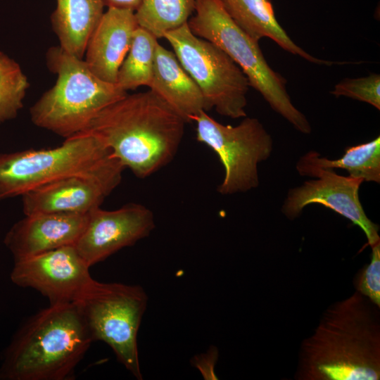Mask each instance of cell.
<instances>
[{
  "mask_svg": "<svg viewBox=\"0 0 380 380\" xmlns=\"http://www.w3.org/2000/svg\"><path fill=\"white\" fill-rule=\"evenodd\" d=\"M379 308L358 291L324 312L300 348L298 380H379Z\"/></svg>",
  "mask_w": 380,
  "mask_h": 380,
  "instance_id": "1",
  "label": "cell"
},
{
  "mask_svg": "<svg viewBox=\"0 0 380 380\" xmlns=\"http://www.w3.org/2000/svg\"><path fill=\"white\" fill-rule=\"evenodd\" d=\"M186 123L150 89L127 94L107 106L82 132L96 136L125 168L144 179L173 160Z\"/></svg>",
  "mask_w": 380,
  "mask_h": 380,
  "instance_id": "2",
  "label": "cell"
},
{
  "mask_svg": "<svg viewBox=\"0 0 380 380\" xmlns=\"http://www.w3.org/2000/svg\"><path fill=\"white\" fill-rule=\"evenodd\" d=\"M93 342L74 303L30 317L4 352L0 380H67Z\"/></svg>",
  "mask_w": 380,
  "mask_h": 380,
  "instance_id": "3",
  "label": "cell"
},
{
  "mask_svg": "<svg viewBox=\"0 0 380 380\" xmlns=\"http://www.w3.org/2000/svg\"><path fill=\"white\" fill-rule=\"evenodd\" d=\"M124 170L96 136L81 132L55 148L0 153V201L73 175L117 187Z\"/></svg>",
  "mask_w": 380,
  "mask_h": 380,
  "instance_id": "4",
  "label": "cell"
},
{
  "mask_svg": "<svg viewBox=\"0 0 380 380\" xmlns=\"http://www.w3.org/2000/svg\"><path fill=\"white\" fill-rule=\"evenodd\" d=\"M46 64L56 80L30 108V119L65 139L84 132L102 109L127 94L98 77L83 58L59 46L49 49Z\"/></svg>",
  "mask_w": 380,
  "mask_h": 380,
  "instance_id": "5",
  "label": "cell"
},
{
  "mask_svg": "<svg viewBox=\"0 0 380 380\" xmlns=\"http://www.w3.org/2000/svg\"><path fill=\"white\" fill-rule=\"evenodd\" d=\"M193 14L187 22L191 31L223 51L274 111L300 132L310 134V125L291 102L286 89V80L270 68L258 42L234 22L220 1L196 0Z\"/></svg>",
  "mask_w": 380,
  "mask_h": 380,
  "instance_id": "6",
  "label": "cell"
},
{
  "mask_svg": "<svg viewBox=\"0 0 380 380\" xmlns=\"http://www.w3.org/2000/svg\"><path fill=\"white\" fill-rule=\"evenodd\" d=\"M93 341L108 344L136 379H142L137 334L148 296L139 285L92 279L74 302Z\"/></svg>",
  "mask_w": 380,
  "mask_h": 380,
  "instance_id": "7",
  "label": "cell"
},
{
  "mask_svg": "<svg viewBox=\"0 0 380 380\" xmlns=\"http://www.w3.org/2000/svg\"><path fill=\"white\" fill-rule=\"evenodd\" d=\"M179 62L194 80L204 98L206 110L231 118L246 117L248 80L223 51L196 36L185 23L166 32Z\"/></svg>",
  "mask_w": 380,
  "mask_h": 380,
  "instance_id": "8",
  "label": "cell"
},
{
  "mask_svg": "<svg viewBox=\"0 0 380 380\" xmlns=\"http://www.w3.org/2000/svg\"><path fill=\"white\" fill-rule=\"evenodd\" d=\"M192 121L196 124L197 141L210 147L224 167L220 194L245 192L259 185L258 165L270 156L273 145L258 119L247 117L236 126L225 125L203 110Z\"/></svg>",
  "mask_w": 380,
  "mask_h": 380,
  "instance_id": "9",
  "label": "cell"
},
{
  "mask_svg": "<svg viewBox=\"0 0 380 380\" xmlns=\"http://www.w3.org/2000/svg\"><path fill=\"white\" fill-rule=\"evenodd\" d=\"M89 266L74 245L14 260L11 279L23 288H32L49 305L74 303L93 278Z\"/></svg>",
  "mask_w": 380,
  "mask_h": 380,
  "instance_id": "10",
  "label": "cell"
},
{
  "mask_svg": "<svg viewBox=\"0 0 380 380\" xmlns=\"http://www.w3.org/2000/svg\"><path fill=\"white\" fill-rule=\"evenodd\" d=\"M154 228L153 214L144 205L129 203L112 210L97 207L89 212L86 227L74 246L91 267L148 236Z\"/></svg>",
  "mask_w": 380,
  "mask_h": 380,
  "instance_id": "11",
  "label": "cell"
},
{
  "mask_svg": "<svg viewBox=\"0 0 380 380\" xmlns=\"http://www.w3.org/2000/svg\"><path fill=\"white\" fill-rule=\"evenodd\" d=\"M308 177L317 179L306 181L288 192L281 207L288 218L295 219L309 204H321L358 226L371 247L380 242L379 227L369 219L360 201L361 179L341 176L331 169L315 170Z\"/></svg>",
  "mask_w": 380,
  "mask_h": 380,
  "instance_id": "12",
  "label": "cell"
},
{
  "mask_svg": "<svg viewBox=\"0 0 380 380\" xmlns=\"http://www.w3.org/2000/svg\"><path fill=\"white\" fill-rule=\"evenodd\" d=\"M88 213H37L25 215L7 232L4 243L13 260L75 245Z\"/></svg>",
  "mask_w": 380,
  "mask_h": 380,
  "instance_id": "13",
  "label": "cell"
},
{
  "mask_svg": "<svg viewBox=\"0 0 380 380\" xmlns=\"http://www.w3.org/2000/svg\"><path fill=\"white\" fill-rule=\"evenodd\" d=\"M138 26L134 11L108 8L88 40L83 58L95 75L115 84Z\"/></svg>",
  "mask_w": 380,
  "mask_h": 380,
  "instance_id": "14",
  "label": "cell"
},
{
  "mask_svg": "<svg viewBox=\"0 0 380 380\" xmlns=\"http://www.w3.org/2000/svg\"><path fill=\"white\" fill-rule=\"evenodd\" d=\"M114 186L82 176L63 177L22 195L25 215L37 213H87L100 207Z\"/></svg>",
  "mask_w": 380,
  "mask_h": 380,
  "instance_id": "15",
  "label": "cell"
},
{
  "mask_svg": "<svg viewBox=\"0 0 380 380\" xmlns=\"http://www.w3.org/2000/svg\"><path fill=\"white\" fill-rule=\"evenodd\" d=\"M150 89L162 98L186 122L206 110L198 87L184 69L175 54L157 45Z\"/></svg>",
  "mask_w": 380,
  "mask_h": 380,
  "instance_id": "16",
  "label": "cell"
},
{
  "mask_svg": "<svg viewBox=\"0 0 380 380\" xmlns=\"http://www.w3.org/2000/svg\"><path fill=\"white\" fill-rule=\"evenodd\" d=\"M234 22L255 41L273 40L285 51L309 62L331 65L333 62L317 58L298 46L278 23L271 0H220Z\"/></svg>",
  "mask_w": 380,
  "mask_h": 380,
  "instance_id": "17",
  "label": "cell"
},
{
  "mask_svg": "<svg viewBox=\"0 0 380 380\" xmlns=\"http://www.w3.org/2000/svg\"><path fill=\"white\" fill-rule=\"evenodd\" d=\"M105 6L103 0H56L51 21L58 46L68 53L84 58L88 40Z\"/></svg>",
  "mask_w": 380,
  "mask_h": 380,
  "instance_id": "18",
  "label": "cell"
},
{
  "mask_svg": "<svg viewBox=\"0 0 380 380\" xmlns=\"http://www.w3.org/2000/svg\"><path fill=\"white\" fill-rule=\"evenodd\" d=\"M344 169L349 176L363 182H380V137L364 144L348 147L344 155L336 160L320 157L315 151H308L296 163L299 175L308 176L317 169Z\"/></svg>",
  "mask_w": 380,
  "mask_h": 380,
  "instance_id": "19",
  "label": "cell"
},
{
  "mask_svg": "<svg viewBox=\"0 0 380 380\" xmlns=\"http://www.w3.org/2000/svg\"><path fill=\"white\" fill-rule=\"evenodd\" d=\"M157 38L138 26L133 34L129 51L117 75L115 84L127 92L140 86H149L152 79Z\"/></svg>",
  "mask_w": 380,
  "mask_h": 380,
  "instance_id": "20",
  "label": "cell"
},
{
  "mask_svg": "<svg viewBox=\"0 0 380 380\" xmlns=\"http://www.w3.org/2000/svg\"><path fill=\"white\" fill-rule=\"evenodd\" d=\"M196 0H141L134 11L138 25L157 39L187 23Z\"/></svg>",
  "mask_w": 380,
  "mask_h": 380,
  "instance_id": "21",
  "label": "cell"
},
{
  "mask_svg": "<svg viewBox=\"0 0 380 380\" xmlns=\"http://www.w3.org/2000/svg\"><path fill=\"white\" fill-rule=\"evenodd\" d=\"M29 86L20 65L0 51V124L17 116Z\"/></svg>",
  "mask_w": 380,
  "mask_h": 380,
  "instance_id": "22",
  "label": "cell"
},
{
  "mask_svg": "<svg viewBox=\"0 0 380 380\" xmlns=\"http://www.w3.org/2000/svg\"><path fill=\"white\" fill-rule=\"evenodd\" d=\"M331 94L365 102L380 110V75L372 73L363 77L346 78L335 85Z\"/></svg>",
  "mask_w": 380,
  "mask_h": 380,
  "instance_id": "23",
  "label": "cell"
},
{
  "mask_svg": "<svg viewBox=\"0 0 380 380\" xmlns=\"http://www.w3.org/2000/svg\"><path fill=\"white\" fill-rule=\"evenodd\" d=\"M371 248L370 262L356 280V291L380 307V242Z\"/></svg>",
  "mask_w": 380,
  "mask_h": 380,
  "instance_id": "24",
  "label": "cell"
},
{
  "mask_svg": "<svg viewBox=\"0 0 380 380\" xmlns=\"http://www.w3.org/2000/svg\"><path fill=\"white\" fill-rule=\"evenodd\" d=\"M141 0H103L106 6L136 11Z\"/></svg>",
  "mask_w": 380,
  "mask_h": 380,
  "instance_id": "25",
  "label": "cell"
}]
</instances>
